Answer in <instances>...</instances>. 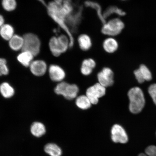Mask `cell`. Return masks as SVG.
Segmentation results:
<instances>
[{
  "instance_id": "19",
  "label": "cell",
  "mask_w": 156,
  "mask_h": 156,
  "mask_svg": "<svg viewBox=\"0 0 156 156\" xmlns=\"http://www.w3.org/2000/svg\"><path fill=\"white\" fill-rule=\"evenodd\" d=\"M30 130L33 136L37 137H40L46 133V128L42 122H36L32 124Z\"/></svg>"
},
{
  "instance_id": "2",
  "label": "cell",
  "mask_w": 156,
  "mask_h": 156,
  "mask_svg": "<svg viewBox=\"0 0 156 156\" xmlns=\"http://www.w3.org/2000/svg\"><path fill=\"white\" fill-rule=\"evenodd\" d=\"M49 47L52 55L58 57L71 48L69 37L66 34L52 37L50 39Z\"/></svg>"
},
{
  "instance_id": "24",
  "label": "cell",
  "mask_w": 156,
  "mask_h": 156,
  "mask_svg": "<svg viewBox=\"0 0 156 156\" xmlns=\"http://www.w3.org/2000/svg\"><path fill=\"white\" fill-rule=\"evenodd\" d=\"M85 6L90 7L96 11L98 16L99 19L102 21V24L106 21L103 18V11L102 10V8L98 3L94 1H87L85 2Z\"/></svg>"
},
{
  "instance_id": "15",
  "label": "cell",
  "mask_w": 156,
  "mask_h": 156,
  "mask_svg": "<svg viewBox=\"0 0 156 156\" xmlns=\"http://www.w3.org/2000/svg\"><path fill=\"white\" fill-rule=\"evenodd\" d=\"M126 13L122 9L115 5H111L103 11V17L105 20L112 17V16L120 17L126 15Z\"/></svg>"
},
{
  "instance_id": "10",
  "label": "cell",
  "mask_w": 156,
  "mask_h": 156,
  "mask_svg": "<svg viewBox=\"0 0 156 156\" xmlns=\"http://www.w3.org/2000/svg\"><path fill=\"white\" fill-rule=\"evenodd\" d=\"M102 48L106 53L113 54L115 53L119 48V44L116 37H106L103 41Z\"/></svg>"
},
{
  "instance_id": "6",
  "label": "cell",
  "mask_w": 156,
  "mask_h": 156,
  "mask_svg": "<svg viewBox=\"0 0 156 156\" xmlns=\"http://www.w3.org/2000/svg\"><path fill=\"white\" fill-rule=\"evenodd\" d=\"M54 91L56 94L62 95L67 100H71L77 97L79 89L75 84L62 81L56 86Z\"/></svg>"
},
{
  "instance_id": "18",
  "label": "cell",
  "mask_w": 156,
  "mask_h": 156,
  "mask_svg": "<svg viewBox=\"0 0 156 156\" xmlns=\"http://www.w3.org/2000/svg\"><path fill=\"white\" fill-rule=\"evenodd\" d=\"M10 48L14 51L22 50L24 45L23 37L19 35L15 34L9 41Z\"/></svg>"
},
{
  "instance_id": "28",
  "label": "cell",
  "mask_w": 156,
  "mask_h": 156,
  "mask_svg": "<svg viewBox=\"0 0 156 156\" xmlns=\"http://www.w3.org/2000/svg\"><path fill=\"white\" fill-rule=\"evenodd\" d=\"M148 92L156 105V83L151 85L148 89Z\"/></svg>"
},
{
  "instance_id": "27",
  "label": "cell",
  "mask_w": 156,
  "mask_h": 156,
  "mask_svg": "<svg viewBox=\"0 0 156 156\" xmlns=\"http://www.w3.org/2000/svg\"><path fill=\"white\" fill-rule=\"evenodd\" d=\"M145 154L141 153L138 156H156V146L151 145L146 148Z\"/></svg>"
},
{
  "instance_id": "12",
  "label": "cell",
  "mask_w": 156,
  "mask_h": 156,
  "mask_svg": "<svg viewBox=\"0 0 156 156\" xmlns=\"http://www.w3.org/2000/svg\"><path fill=\"white\" fill-rule=\"evenodd\" d=\"M49 75L51 80L55 82H61L66 77L64 69L59 66L52 64L48 68Z\"/></svg>"
},
{
  "instance_id": "31",
  "label": "cell",
  "mask_w": 156,
  "mask_h": 156,
  "mask_svg": "<svg viewBox=\"0 0 156 156\" xmlns=\"http://www.w3.org/2000/svg\"><path fill=\"white\" fill-rule=\"evenodd\" d=\"M39 2L41 3L43 5H44L45 6H46L47 4L44 1V0H37Z\"/></svg>"
},
{
  "instance_id": "26",
  "label": "cell",
  "mask_w": 156,
  "mask_h": 156,
  "mask_svg": "<svg viewBox=\"0 0 156 156\" xmlns=\"http://www.w3.org/2000/svg\"><path fill=\"white\" fill-rule=\"evenodd\" d=\"M9 72L6 60L5 58H0V76L8 75Z\"/></svg>"
},
{
  "instance_id": "3",
  "label": "cell",
  "mask_w": 156,
  "mask_h": 156,
  "mask_svg": "<svg viewBox=\"0 0 156 156\" xmlns=\"http://www.w3.org/2000/svg\"><path fill=\"white\" fill-rule=\"evenodd\" d=\"M125 27L124 23L120 17H112L103 23L101 32L105 36L116 37L121 34Z\"/></svg>"
},
{
  "instance_id": "11",
  "label": "cell",
  "mask_w": 156,
  "mask_h": 156,
  "mask_svg": "<svg viewBox=\"0 0 156 156\" xmlns=\"http://www.w3.org/2000/svg\"><path fill=\"white\" fill-rule=\"evenodd\" d=\"M31 73L37 77H41L45 74L48 66L45 62L41 60H34L29 66Z\"/></svg>"
},
{
  "instance_id": "7",
  "label": "cell",
  "mask_w": 156,
  "mask_h": 156,
  "mask_svg": "<svg viewBox=\"0 0 156 156\" xmlns=\"http://www.w3.org/2000/svg\"><path fill=\"white\" fill-rule=\"evenodd\" d=\"M106 91V87L98 83L87 89L86 95L91 104L96 105L98 102L99 98L104 96Z\"/></svg>"
},
{
  "instance_id": "14",
  "label": "cell",
  "mask_w": 156,
  "mask_h": 156,
  "mask_svg": "<svg viewBox=\"0 0 156 156\" xmlns=\"http://www.w3.org/2000/svg\"><path fill=\"white\" fill-rule=\"evenodd\" d=\"M134 74L138 83H142L145 81H151L152 79L151 71L145 65L142 64L139 69L134 71Z\"/></svg>"
},
{
  "instance_id": "4",
  "label": "cell",
  "mask_w": 156,
  "mask_h": 156,
  "mask_svg": "<svg viewBox=\"0 0 156 156\" xmlns=\"http://www.w3.org/2000/svg\"><path fill=\"white\" fill-rule=\"evenodd\" d=\"M128 95L130 101V112L134 114L141 112L145 103V97L142 90L137 87H133L129 91Z\"/></svg>"
},
{
  "instance_id": "20",
  "label": "cell",
  "mask_w": 156,
  "mask_h": 156,
  "mask_svg": "<svg viewBox=\"0 0 156 156\" xmlns=\"http://www.w3.org/2000/svg\"><path fill=\"white\" fill-rule=\"evenodd\" d=\"M14 29L11 25L4 24L0 27V36L6 41H9L14 36Z\"/></svg>"
},
{
  "instance_id": "13",
  "label": "cell",
  "mask_w": 156,
  "mask_h": 156,
  "mask_svg": "<svg viewBox=\"0 0 156 156\" xmlns=\"http://www.w3.org/2000/svg\"><path fill=\"white\" fill-rule=\"evenodd\" d=\"M79 48L84 52L89 51L93 46V41L91 37L87 34H81L79 35L77 39Z\"/></svg>"
},
{
  "instance_id": "30",
  "label": "cell",
  "mask_w": 156,
  "mask_h": 156,
  "mask_svg": "<svg viewBox=\"0 0 156 156\" xmlns=\"http://www.w3.org/2000/svg\"><path fill=\"white\" fill-rule=\"evenodd\" d=\"M64 0H54L55 3L58 5H61L63 4Z\"/></svg>"
},
{
  "instance_id": "21",
  "label": "cell",
  "mask_w": 156,
  "mask_h": 156,
  "mask_svg": "<svg viewBox=\"0 0 156 156\" xmlns=\"http://www.w3.org/2000/svg\"><path fill=\"white\" fill-rule=\"evenodd\" d=\"M44 151L50 156H61L62 151L59 146L54 143H48L45 146Z\"/></svg>"
},
{
  "instance_id": "16",
  "label": "cell",
  "mask_w": 156,
  "mask_h": 156,
  "mask_svg": "<svg viewBox=\"0 0 156 156\" xmlns=\"http://www.w3.org/2000/svg\"><path fill=\"white\" fill-rule=\"evenodd\" d=\"M96 65V62L92 58H89L84 60L81 66V73L85 76L90 75Z\"/></svg>"
},
{
  "instance_id": "25",
  "label": "cell",
  "mask_w": 156,
  "mask_h": 156,
  "mask_svg": "<svg viewBox=\"0 0 156 156\" xmlns=\"http://www.w3.org/2000/svg\"><path fill=\"white\" fill-rule=\"evenodd\" d=\"M2 5L3 9L8 12L14 11L17 7L16 0H2Z\"/></svg>"
},
{
  "instance_id": "22",
  "label": "cell",
  "mask_w": 156,
  "mask_h": 156,
  "mask_svg": "<svg viewBox=\"0 0 156 156\" xmlns=\"http://www.w3.org/2000/svg\"><path fill=\"white\" fill-rule=\"evenodd\" d=\"M15 90L7 82H4L0 85V93L5 98H9L15 94Z\"/></svg>"
},
{
  "instance_id": "8",
  "label": "cell",
  "mask_w": 156,
  "mask_h": 156,
  "mask_svg": "<svg viewBox=\"0 0 156 156\" xmlns=\"http://www.w3.org/2000/svg\"><path fill=\"white\" fill-rule=\"evenodd\" d=\"M111 139L115 143L126 144L128 137L125 130L120 125H114L111 130Z\"/></svg>"
},
{
  "instance_id": "29",
  "label": "cell",
  "mask_w": 156,
  "mask_h": 156,
  "mask_svg": "<svg viewBox=\"0 0 156 156\" xmlns=\"http://www.w3.org/2000/svg\"><path fill=\"white\" fill-rule=\"evenodd\" d=\"M5 24V19L2 15L0 14V27Z\"/></svg>"
},
{
  "instance_id": "1",
  "label": "cell",
  "mask_w": 156,
  "mask_h": 156,
  "mask_svg": "<svg viewBox=\"0 0 156 156\" xmlns=\"http://www.w3.org/2000/svg\"><path fill=\"white\" fill-rule=\"evenodd\" d=\"M46 7L50 16L65 31V34L69 36L71 41V47H72L74 43V38L67 25L66 22L67 17L64 14L61 5H58L52 1L47 4Z\"/></svg>"
},
{
  "instance_id": "23",
  "label": "cell",
  "mask_w": 156,
  "mask_h": 156,
  "mask_svg": "<svg viewBox=\"0 0 156 156\" xmlns=\"http://www.w3.org/2000/svg\"><path fill=\"white\" fill-rule=\"evenodd\" d=\"M76 104L77 107L83 110L89 108L92 104L86 95H82L77 97Z\"/></svg>"
},
{
  "instance_id": "5",
  "label": "cell",
  "mask_w": 156,
  "mask_h": 156,
  "mask_svg": "<svg viewBox=\"0 0 156 156\" xmlns=\"http://www.w3.org/2000/svg\"><path fill=\"white\" fill-rule=\"evenodd\" d=\"M24 45L22 51L30 52L34 56L38 55L41 50V42L40 38L32 33H27L23 36Z\"/></svg>"
},
{
  "instance_id": "32",
  "label": "cell",
  "mask_w": 156,
  "mask_h": 156,
  "mask_svg": "<svg viewBox=\"0 0 156 156\" xmlns=\"http://www.w3.org/2000/svg\"><path fill=\"white\" fill-rule=\"evenodd\" d=\"M119 1H127V0H119Z\"/></svg>"
},
{
  "instance_id": "9",
  "label": "cell",
  "mask_w": 156,
  "mask_h": 156,
  "mask_svg": "<svg viewBox=\"0 0 156 156\" xmlns=\"http://www.w3.org/2000/svg\"><path fill=\"white\" fill-rule=\"evenodd\" d=\"M114 73L110 68H103L98 74L99 83L105 87L112 86L114 83Z\"/></svg>"
},
{
  "instance_id": "17",
  "label": "cell",
  "mask_w": 156,
  "mask_h": 156,
  "mask_svg": "<svg viewBox=\"0 0 156 156\" xmlns=\"http://www.w3.org/2000/svg\"><path fill=\"white\" fill-rule=\"evenodd\" d=\"M34 56L30 52L22 51L17 56V60L24 67H28L34 61Z\"/></svg>"
}]
</instances>
